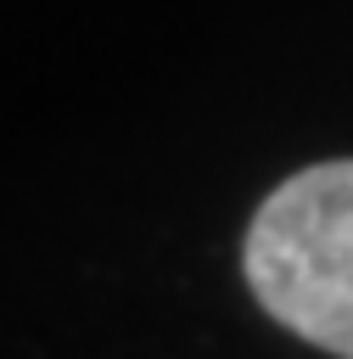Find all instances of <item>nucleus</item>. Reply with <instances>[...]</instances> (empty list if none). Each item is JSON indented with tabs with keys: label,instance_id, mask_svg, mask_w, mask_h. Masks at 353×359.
Returning a JSON list of instances; mask_svg holds the SVG:
<instances>
[{
	"label": "nucleus",
	"instance_id": "1",
	"mask_svg": "<svg viewBox=\"0 0 353 359\" xmlns=\"http://www.w3.org/2000/svg\"><path fill=\"white\" fill-rule=\"evenodd\" d=\"M241 264L252 297L286 331L353 359V157L275 185L252 213Z\"/></svg>",
	"mask_w": 353,
	"mask_h": 359
}]
</instances>
